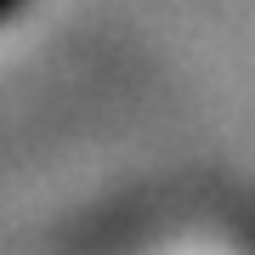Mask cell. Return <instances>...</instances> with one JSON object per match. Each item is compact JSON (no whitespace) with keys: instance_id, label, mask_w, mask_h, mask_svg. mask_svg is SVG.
<instances>
[{"instance_id":"1","label":"cell","mask_w":255,"mask_h":255,"mask_svg":"<svg viewBox=\"0 0 255 255\" xmlns=\"http://www.w3.org/2000/svg\"><path fill=\"white\" fill-rule=\"evenodd\" d=\"M17 6H23V0H0V23H6V17H11Z\"/></svg>"}]
</instances>
